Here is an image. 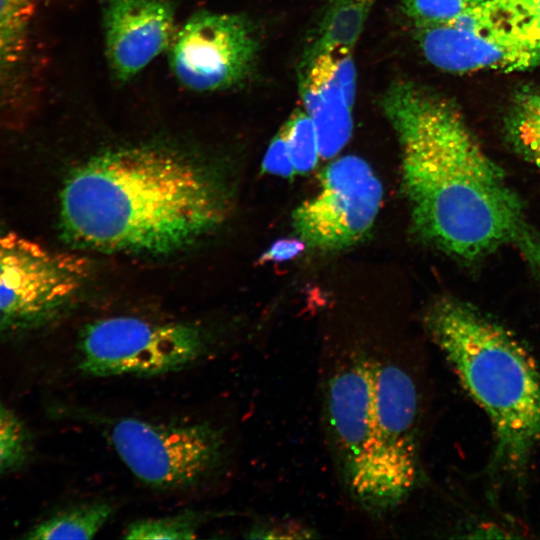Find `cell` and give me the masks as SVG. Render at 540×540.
Instances as JSON below:
<instances>
[{
  "label": "cell",
  "mask_w": 540,
  "mask_h": 540,
  "mask_svg": "<svg viewBox=\"0 0 540 540\" xmlns=\"http://www.w3.org/2000/svg\"><path fill=\"white\" fill-rule=\"evenodd\" d=\"M379 106L399 144L403 188L421 239L467 262L511 247L540 279V233L459 108L409 79L388 84Z\"/></svg>",
  "instance_id": "1"
},
{
  "label": "cell",
  "mask_w": 540,
  "mask_h": 540,
  "mask_svg": "<svg viewBox=\"0 0 540 540\" xmlns=\"http://www.w3.org/2000/svg\"><path fill=\"white\" fill-rule=\"evenodd\" d=\"M230 196L221 175L157 146L102 151L78 165L60 193V229L73 247L163 255L218 228Z\"/></svg>",
  "instance_id": "2"
},
{
  "label": "cell",
  "mask_w": 540,
  "mask_h": 540,
  "mask_svg": "<svg viewBox=\"0 0 540 540\" xmlns=\"http://www.w3.org/2000/svg\"><path fill=\"white\" fill-rule=\"evenodd\" d=\"M424 325L491 422V472L521 484L540 446V370L533 357L508 330L459 299L433 302Z\"/></svg>",
  "instance_id": "3"
},
{
  "label": "cell",
  "mask_w": 540,
  "mask_h": 540,
  "mask_svg": "<svg viewBox=\"0 0 540 540\" xmlns=\"http://www.w3.org/2000/svg\"><path fill=\"white\" fill-rule=\"evenodd\" d=\"M83 257L0 232V338L37 330L61 316L88 276Z\"/></svg>",
  "instance_id": "4"
},
{
  "label": "cell",
  "mask_w": 540,
  "mask_h": 540,
  "mask_svg": "<svg viewBox=\"0 0 540 540\" xmlns=\"http://www.w3.org/2000/svg\"><path fill=\"white\" fill-rule=\"evenodd\" d=\"M107 428L127 468L156 489L196 487L214 476L225 460L224 431L210 422L167 424L123 417Z\"/></svg>",
  "instance_id": "5"
},
{
  "label": "cell",
  "mask_w": 540,
  "mask_h": 540,
  "mask_svg": "<svg viewBox=\"0 0 540 540\" xmlns=\"http://www.w3.org/2000/svg\"><path fill=\"white\" fill-rule=\"evenodd\" d=\"M209 348L195 324L115 316L88 323L78 341V368L94 377L157 376L198 361Z\"/></svg>",
  "instance_id": "6"
},
{
  "label": "cell",
  "mask_w": 540,
  "mask_h": 540,
  "mask_svg": "<svg viewBox=\"0 0 540 540\" xmlns=\"http://www.w3.org/2000/svg\"><path fill=\"white\" fill-rule=\"evenodd\" d=\"M376 360L348 358L329 379L325 412L344 484L366 510L387 512L375 458L374 382Z\"/></svg>",
  "instance_id": "7"
},
{
  "label": "cell",
  "mask_w": 540,
  "mask_h": 540,
  "mask_svg": "<svg viewBox=\"0 0 540 540\" xmlns=\"http://www.w3.org/2000/svg\"><path fill=\"white\" fill-rule=\"evenodd\" d=\"M382 198V184L370 165L345 155L323 171L318 193L294 209V231L312 250L349 248L370 232Z\"/></svg>",
  "instance_id": "8"
},
{
  "label": "cell",
  "mask_w": 540,
  "mask_h": 540,
  "mask_svg": "<svg viewBox=\"0 0 540 540\" xmlns=\"http://www.w3.org/2000/svg\"><path fill=\"white\" fill-rule=\"evenodd\" d=\"M259 51L251 24L239 15L202 12L175 34L170 66L186 88L211 92L242 82Z\"/></svg>",
  "instance_id": "9"
},
{
  "label": "cell",
  "mask_w": 540,
  "mask_h": 540,
  "mask_svg": "<svg viewBox=\"0 0 540 540\" xmlns=\"http://www.w3.org/2000/svg\"><path fill=\"white\" fill-rule=\"evenodd\" d=\"M375 458L386 511L401 504L418 477V395L411 376L378 362L374 382Z\"/></svg>",
  "instance_id": "10"
},
{
  "label": "cell",
  "mask_w": 540,
  "mask_h": 540,
  "mask_svg": "<svg viewBox=\"0 0 540 540\" xmlns=\"http://www.w3.org/2000/svg\"><path fill=\"white\" fill-rule=\"evenodd\" d=\"M303 109L312 120L321 158L336 156L353 130L357 73L353 52L329 51L301 59L298 75Z\"/></svg>",
  "instance_id": "11"
},
{
  "label": "cell",
  "mask_w": 540,
  "mask_h": 540,
  "mask_svg": "<svg viewBox=\"0 0 540 540\" xmlns=\"http://www.w3.org/2000/svg\"><path fill=\"white\" fill-rule=\"evenodd\" d=\"M415 36L425 59L450 73H510L540 65V47L502 29L447 25L416 29Z\"/></svg>",
  "instance_id": "12"
},
{
  "label": "cell",
  "mask_w": 540,
  "mask_h": 540,
  "mask_svg": "<svg viewBox=\"0 0 540 540\" xmlns=\"http://www.w3.org/2000/svg\"><path fill=\"white\" fill-rule=\"evenodd\" d=\"M105 53L113 75L133 78L171 46L174 12L165 0H106Z\"/></svg>",
  "instance_id": "13"
},
{
  "label": "cell",
  "mask_w": 540,
  "mask_h": 540,
  "mask_svg": "<svg viewBox=\"0 0 540 540\" xmlns=\"http://www.w3.org/2000/svg\"><path fill=\"white\" fill-rule=\"evenodd\" d=\"M32 15V0H0V108L25 63Z\"/></svg>",
  "instance_id": "14"
},
{
  "label": "cell",
  "mask_w": 540,
  "mask_h": 540,
  "mask_svg": "<svg viewBox=\"0 0 540 540\" xmlns=\"http://www.w3.org/2000/svg\"><path fill=\"white\" fill-rule=\"evenodd\" d=\"M467 26L502 29L540 47V0H484Z\"/></svg>",
  "instance_id": "15"
},
{
  "label": "cell",
  "mask_w": 540,
  "mask_h": 540,
  "mask_svg": "<svg viewBox=\"0 0 540 540\" xmlns=\"http://www.w3.org/2000/svg\"><path fill=\"white\" fill-rule=\"evenodd\" d=\"M114 506L107 501L85 503L62 511L32 527L26 539H91L107 523Z\"/></svg>",
  "instance_id": "16"
},
{
  "label": "cell",
  "mask_w": 540,
  "mask_h": 540,
  "mask_svg": "<svg viewBox=\"0 0 540 540\" xmlns=\"http://www.w3.org/2000/svg\"><path fill=\"white\" fill-rule=\"evenodd\" d=\"M516 150L540 171V89L519 93L506 120Z\"/></svg>",
  "instance_id": "17"
},
{
  "label": "cell",
  "mask_w": 540,
  "mask_h": 540,
  "mask_svg": "<svg viewBox=\"0 0 540 540\" xmlns=\"http://www.w3.org/2000/svg\"><path fill=\"white\" fill-rule=\"evenodd\" d=\"M213 513L185 510L172 516L139 519L125 530V539H194L200 527Z\"/></svg>",
  "instance_id": "18"
},
{
  "label": "cell",
  "mask_w": 540,
  "mask_h": 540,
  "mask_svg": "<svg viewBox=\"0 0 540 540\" xmlns=\"http://www.w3.org/2000/svg\"><path fill=\"white\" fill-rule=\"evenodd\" d=\"M484 0H401L402 11L416 29L452 25Z\"/></svg>",
  "instance_id": "19"
},
{
  "label": "cell",
  "mask_w": 540,
  "mask_h": 540,
  "mask_svg": "<svg viewBox=\"0 0 540 540\" xmlns=\"http://www.w3.org/2000/svg\"><path fill=\"white\" fill-rule=\"evenodd\" d=\"M282 128L296 174L311 172L320 157L317 133L312 120L304 109H297Z\"/></svg>",
  "instance_id": "20"
},
{
  "label": "cell",
  "mask_w": 540,
  "mask_h": 540,
  "mask_svg": "<svg viewBox=\"0 0 540 540\" xmlns=\"http://www.w3.org/2000/svg\"><path fill=\"white\" fill-rule=\"evenodd\" d=\"M31 452V438L19 418L0 403V473L20 468Z\"/></svg>",
  "instance_id": "21"
},
{
  "label": "cell",
  "mask_w": 540,
  "mask_h": 540,
  "mask_svg": "<svg viewBox=\"0 0 540 540\" xmlns=\"http://www.w3.org/2000/svg\"><path fill=\"white\" fill-rule=\"evenodd\" d=\"M262 172L291 179L296 174L283 128L271 140L262 161Z\"/></svg>",
  "instance_id": "22"
},
{
  "label": "cell",
  "mask_w": 540,
  "mask_h": 540,
  "mask_svg": "<svg viewBox=\"0 0 540 540\" xmlns=\"http://www.w3.org/2000/svg\"><path fill=\"white\" fill-rule=\"evenodd\" d=\"M315 535L312 534V531L296 524L294 522L284 523V522H262L261 524L255 525L249 531L247 538L254 539H298V538H311Z\"/></svg>",
  "instance_id": "23"
},
{
  "label": "cell",
  "mask_w": 540,
  "mask_h": 540,
  "mask_svg": "<svg viewBox=\"0 0 540 540\" xmlns=\"http://www.w3.org/2000/svg\"><path fill=\"white\" fill-rule=\"evenodd\" d=\"M305 243L300 238H285L277 240L260 257L261 262L291 260L303 252Z\"/></svg>",
  "instance_id": "24"
}]
</instances>
